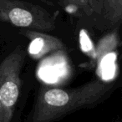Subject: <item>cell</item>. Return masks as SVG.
<instances>
[{"instance_id":"cell-6","label":"cell","mask_w":122,"mask_h":122,"mask_svg":"<svg viewBox=\"0 0 122 122\" xmlns=\"http://www.w3.org/2000/svg\"><path fill=\"white\" fill-rule=\"evenodd\" d=\"M39 1H42V2L45 3V4H52V2L54 1V0H39ZM56 1L63 5L65 2H69V1H71V0H56Z\"/></svg>"},{"instance_id":"cell-4","label":"cell","mask_w":122,"mask_h":122,"mask_svg":"<svg viewBox=\"0 0 122 122\" xmlns=\"http://www.w3.org/2000/svg\"><path fill=\"white\" fill-rule=\"evenodd\" d=\"M23 34L30 40L28 51L34 59L41 58L52 50L64 49V44L59 39L44 32L26 29Z\"/></svg>"},{"instance_id":"cell-2","label":"cell","mask_w":122,"mask_h":122,"mask_svg":"<svg viewBox=\"0 0 122 122\" xmlns=\"http://www.w3.org/2000/svg\"><path fill=\"white\" fill-rule=\"evenodd\" d=\"M25 52L20 46L0 63V122H11L22 85Z\"/></svg>"},{"instance_id":"cell-1","label":"cell","mask_w":122,"mask_h":122,"mask_svg":"<svg viewBox=\"0 0 122 122\" xmlns=\"http://www.w3.org/2000/svg\"><path fill=\"white\" fill-rule=\"evenodd\" d=\"M114 86V82L96 80L71 89L42 87L33 109L31 122H54L100 103L108 98Z\"/></svg>"},{"instance_id":"cell-5","label":"cell","mask_w":122,"mask_h":122,"mask_svg":"<svg viewBox=\"0 0 122 122\" xmlns=\"http://www.w3.org/2000/svg\"><path fill=\"white\" fill-rule=\"evenodd\" d=\"M91 13L100 14L112 24L122 19V0H89Z\"/></svg>"},{"instance_id":"cell-3","label":"cell","mask_w":122,"mask_h":122,"mask_svg":"<svg viewBox=\"0 0 122 122\" xmlns=\"http://www.w3.org/2000/svg\"><path fill=\"white\" fill-rule=\"evenodd\" d=\"M0 21L40 32L55 28V19L45 9L22 0H0Z\"/></svg>"}]
</instances>
